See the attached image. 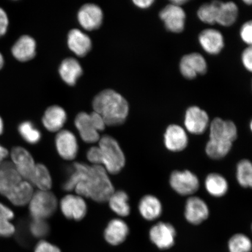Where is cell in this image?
I'll list each match as a JSON object with an SVG mask.
<instances>
[{
  "label": "cell",
  "instance_id": "9",
  "mask_svg": "<svg viewBox=\"0 0 252 252\" xmlns=\"http://www.w3.org/2000/svg\"><path fill=\"white\" fill-rule=\"evenodd\" d=\"M176 232L171 223L160 222L154 225L150 231L151 242L160 250H168L175 244Z\"/></svg>",
  "mask_w": 252,
  "mask_h": 252
},
{
  "label": "cell",
  "instance_id": "1",
  "mask_svg": "<svg viewBox=\"0 0 252 252\" xmlns=\"http://www.w3.org/2000/svg\"><path fill=\"white\" fill-rule=\"evenodd\" d=\"M71 168L63 185L65 191L75 190L78 196L91 198L97 203L106 202L114 193V187L103 166L75 162Z\"/></svg>",
  "mask_w": 252,
  "mask_h": 252
},
{
  "label": "cell",
  "instance_id": "42",
  "mask_svg": "<svg viewBox=\"0 0 252 252\" xmlns=\"http://www.w3.org/2000/svg\"><path fill=\"white\" fill-rule=\"evenodd\" d=\"M133 2L138 8L146 9L151 7L155 1L154 0H134Z\"/></svg>",
  "mask_w": 252,
  "mask_h": 252
},
{
  "label": "cell",
  "instance_id": "2",
  "mask_svg": "<svg viewBox=\"0 0 252 252\" xmlns=\"http://www.w3.org/2000/svg\"><path fill=\"white\" fill-rule=\"evenodd\" d=\"M34 193L33 186L22 178L12 162L0 165V194L14 206L21 207L29 203Z\"/></svg>",
  "mask_w": 252,
  "mask_h": 252
},
{
  "label": "cell",
  "instance_id": "40",
  "mask_svg": "<svg viewBox=\"0 0 252 252\" xmlns=\"http://www.w3.org/2000/svg\"><path fill=\"white\" fill-rule=\"evenodd\" d=\"M34 252H61L59 249L48 242L42 241L36 245Z\"/></svg>",
  "mask_w": 252,
  "mask_h": 252
},
{
  "label": "cell",
  "instance_id": "22",
  "mask_svg": "<svg viewBox=\"0 0 252 252\" xmlns=\"http://www.w3.org/2000/svg\"><path fill=\"white\" fill-rule=\"evenodd\" d=\"M67 120V115L62 107L52 106L46 110L42 122L47 130L57 132L61 130Z\"/></svg>",
  "mask_w": 252,
  "mask_h": 252
},
{
  "label": "cell",
  "instance_id": "28",
  "mask_svg": "<svg viewBox=\"0 0 252 252\" xmlns=\"http://www.w3.org/2000/svg\"><path fill=\"white\" fill-rule=\"evenodd\" d=\"M128 196L124 191H114L109 198L110 209L118 216L127 217L130 213Z\"/></svg>",
  "mask_w": 252,
  "mask_h": 252
},
{
  "label": "cell",
  "instance_id": "47",
  "mask_svg": "<svg viewBox=\"0 0 252 252\" xmlns=\"http://www.w3.org/2000/svg\"><path fill=\"white\" fill-rule=\"evenodd\" d=\"M244 2L246 4H248V5H251L252 2L251 0H245V1H244Z\"/></svg>",
  "mask_w": 252,
  "mask_h": 252
},
{
  "label": "cell",
  "instance_id": "20",
  "mask_svg": "<svg viewBox=\"0 0 252 252\" xmlns=\"http://www.w3.org/2000/svg\"><path fill=\"white\" fill-rule=\"evenodd\" d=\"M36 46L35 41L32 37L28 35L22 36L12 47V55L18 61H30L35 56Z\"/></svg>",
  "mask_w": 252,
  "mask_h": 252
},
{
  "label": "cell",
  "instance_id": "30",
  "mask_svg": "<svg viewBox=\"0 0 252 252\" xmlns=\"http://www.w3.org/2000/svg\"><path fill=\"white\" fill-rule=\"evenodd\" d=\"M14 213L5 204L0 203V236L9 237L14 235L15 228L11 222L14 219Z\"/></svg>",
  "mask_w": 252,
  "mask_h": 252
},
{
  "label": "cell",
  "instance_id": "38",
  "mask_svg": "<svg viewBox=\"0 0 252 252\" xmlns=\"http://www.w3.org/2000/svg\"><path fill=\"white\" fill-rule=\"evenodd\" d=\"M242 40L248 45H251L252 42V23L247 22L242 27L240 32Z\"/></svg>",
  "mask_w": 252,
  "mask_h": 252
},
{
  "label": "cell",
  "instance_id": "8",
  "mask_svg": "<svg viewBox=\"0 0 252 252\" xmlns=\"http://www.w3.org/2000/svg\"><path fill=\"white\" fill-rule=\"evenodd\" d=\"M11 158L12 165L24 180L31 182L36 163L29 151L21 147H15L12 150Z\"/></svg>",
  "mask_w": 252,
  "mask_h": 252
},
{
  "label": "cell",
  "instance_id": "27",
  "mask_svg": "<svg viewBox=\"0 0 252 252\" xmlns=\"http://www.w3.org/2000/svg\"><path fill=\"white\" fill-rule=\"evenodd\" d=\"M205 187L208 193L212 196L222 197L227 193L228 184L227 181L219 173H210L205 181Z\"/></svg>",
  "mask_w": 252,
  "mask_h": 252
},
{
  "label": "cell",
  "instance_id": "43",
  "mask_svg": "<svg viewBox=\"0 0 252 252\" xmlns=\"http://www.w3.org/2000/svg\"><path fill=\"white\" fill-rule=\"evenodd\" d=\"M9 155L8 151L5 147L0 145V165L4 162L5 159Z\"/></svg>",
  "mask_w": 252,
  "mask_h": 252
},
{
  "label": "cell",
  "instance_id": "45",
  "mask_svg": "<svg viewBox=\"0 0 252 252\" xmlns=\"http://www.w3.org/2000/svg\"><path fill=\"white\" fill-rule=\"evenodd\" d=\"M5 60L4 56L2 55V53L0 52V70H2V68L4 66Z\"/></svg>",
  "mask_w": 252,
  "mask_h": 252
},
{
  "label": "cell",
  "instance_id": "6",
  "mask_svg": "<svg viewBox=\"0 0 252 252\" xmlns=\"http://www.w3.org/2000/svg\"><path fill=\"white\" fill-rule=\"evenodd\" d=\"M28 204L32 219L45 220L55 214L58 205V200L52 192L39 190L33 193Z\"/></svg>",
  "mask_w": 252,
  "mask_h": 252
},
{
  "label": "cell",
  "instance_id": "41",
  "mask_svg": "<svg viewBox=\"0 0 252 252\" xmlns=\"http://www.w3.org/2000/svg\"><path fill=\"white\" fill-rule=\"evenodd\" d=\"M242 61L244 67L248 71L252 70V46H249L244 50L242 55Z\"/></svg>",
  "mask_w": 252,
  "mask_h": 252
},
{
  "label": "cell",
  "instance_id": "35",
  "mask_svg": "<svg viewBox=\"0 0 252 252\" xmlns=\"http://www.w3.org/2000/svg\"><path fill=\"white\" fill-rule=\"evenodd\" d=\"M228 247L230 252H250L252 243L248 236L242 234H237L229 239Z\"/></svg>",
  "mask_w": 252,
  "mask_h": 252
},
{
  "label": "cell",
  "instance_id": "4",
  "mask_svg": "<svg viewBox=\"0 0 252 252\" xmlns=\"http://www.w3.org/2000/svg\"><path fill=\"white\" fill-rule=\"evenodd\" d=\"M99 141L104 168L111 174H118L126 163L125 154L118 141L108 135H104Z\"/></svg>",
  "mask_w": 252,
  "mask_h": 252
},
{
  "label": "cell",
  "instance_id": "29",
  "mask_svg": "<svg viewBox=\"0 0 252 252\" xmlns=\"http://www.w3.org/2000/svg\"><path fill=\"white\" fill-rule=\"evenodd\" d=\"M31 184L39 190L48 191L52 188V180L48 169L42 163H37Z\"/></svg>",
  "mask_w": 252,
  "mask_h": 252
},
{
  "label": "cell",
  "instance_id": "10",
  "mask_svg": "<svg viewBox=\"0 0 252 252\" xmlns=\"http://www.w3.org/2000/svg\"><path fill=\"white\" fill-rule=\"evenodd\" d=\"M159 17L164 23L166 30L173 33H181L185 25L186 13L179 6L169 4L159 12Z\"/></svg>",
  "mask_w": 252,
  "mask_h": 252
},
{
  "label": "cell",
  "instance_id": "32",
  "mask_svg": "<svg viewBox=\"0 0 252 252\" xmlns=\"http://www.w3.org/2000/svg\"><path fill=\"white\" fill-rule=\"evenodd\" d=\"M236 178L242 187H252V165L250 160L242 159L238 163L236 167Z\"/></svg>",
  "mask_w": 252,
  "mask_h": 252
},
{
  "label": "cell",
  "instance_id": "23",
  "mask_svg": "<svg viewBox=\"0 0 252 252\" xmlns=\"http://www.w3.org/2000/svg\"><path fill=\"white\" fill-rule=\"evenodd\" d=\"M68 46L75 55L84 57L90 51L92 43L86 34L80 30L74 29L68 33Z\"/></svg>",
  "mask_w": 252,
  "mask_h": 252
},
{
  "label": "cell",
  "instance_id": "15",
  "mask_svg": "<svg viewBox=\"0 0 252 252\" xmlns=\"http://www.w3.org/2000/svg\"><path fill=\"white\" fill-rule=\"evenodd\" d=\"M56 147L63 159L71 160L76 158L78 151L77 140L70 131H60L55 139Z\"/></svg>",
  "mask_w": 252,
  "mask_h": 252
},
{
  "label": "cell",
  "instance_id": "19",
  "mask_svg": "<svg viewBox=\"0 0 252 252\" xmlns=\"http://www.w3.org/2000/svg\"><path fill=\"white\" fill-rule=\"evenodd\" d=\"M198 40L201 47L210 55L219 54L224 47V39L220 31L207 29L200 32Z\"/></svg>",
  "mask_w": 252,
  "mask_h": 252
},
{
  "label": "cell",
  "instance_id": "24",
  "mask_svg": "<svg viewBox=\"0 0 252 252\" xmlns=\"http://www.w3.org/2000/svg\"><path fill=\"white\" fill-rule=\"evenodd\" d=\"M138 210L145 220H154L161 216L162 206L158 198L149 194L141 198L138 204Z\"/></svg>",
  "mask_w": 252,
  "mask_h": 252
},
{
  "label": "cell",
  "instance_id": "44",
  "mask_svg": "<svg viewBox=\"0 0 252 252\" xmlns=\"http://www.w3.org/2000/svg\"><path fill=\"white\" fill-rule=\"evenodd\" d=\"M172 4L181 7V5H184L186 3L188 2V1L186 0H175V1H171Z\"/></svg>",
  "mask_w": 252,
  "mask_h": 252
},
{
  "label": "cell",
  "instance_id": "16",
  "mask_svg": "<svg viewBox=\"0 0 252 252\" xmlns=\"http://www.w3.org/2000/svg\"><path fill=\"white\" fill-rule=\"evenodd\" d=\"M210 214L205 201L198 197L189 198L185 206V216L189 223L198 225L206 220Z\"/></svg>",
  "mask_w": 252,
  "mask_h": 252
},
{
  "label": "cell",
  "instance_id": "12",
  "mask_svg": "<svg viewBox=\"0 0 252 252\" xmlns=\"http://www.w3.org/2000/svg\"><path fill=\"white\" fill-rule=\"evenodd\" d=\"M179 67L183 76L189 80H193L198 74L206 73L207 64L202 55L193 53L183 57Z\"/></svg>",
  "mask_w": 252,
  "mask_h": 252
},
{
  "label": "cell",
  "instance_id": "37",
  "mask_svg": "<svg viewBox=\"0 0 252 252\" xmlns=\"http://www.w3.org/2000/svg\"><path fill=\"white\" fill-rule=\"evenodd\" d=\"M87 159L94 165L102 164V156L101 151L99 147H93L88 150L87 153Z\"/></svg>",
  "mask_w": 252,
  "mask_h": 252
},
{
  "label": "cell",
  "instance_id": "13",
  "mask_svg": "<svg viewBox=\"0 0 252 252\" xmlns=\"http://www.w3.org/2000/svg\"><path fill=\"white\" fill-rule=\"evenodd\" d=\"M238 137V130L234 123L216 118L211 122L210 139L232 143Z\"/></svg>",
  "mask_w": 252,
  "mask_h": 252
},
{
  "label": "cell",
  "instance_id": "25",
  "mask_svg": "<svg viewBox=\"0 0 252 252\" xmlns=\"http://www.w3.org/2000/svg\"><path fill=\"white\" fill-rule=\"evenodd\" d=\"M59 72L65 83L69 86H74L78 78L83 74V69L77 60L68 58L62 63Z\"/></svg>",
  "mask_w": 252,
  "mask_h": 252
},
{
  "label": "cell",
  "instance_id": "5",
  "mask_svg": "<svg viewBox=\"0 0 252 252\" xmlns=\"http://www.w3.org/2000/svg\"><path fill=\"white\" fill-rule=\"evenodd\" d=\"M75 125L84 141L94 143L100 140L99 131L105 129L106 125L98 113L93 112L90 114L86 112L79 113L75 119Z\"/></svg>",
  "mask_w": 252,
  "mask_h": 252
},
{
  "label": "cell",
  "instance_id": "31",
  "mask_svg": "<svg viewBox=\"0 0 252 252\" xmlns=\"http://www.w3.org/2000/svg\"><path fill=\"white\" fill-rule=\"evenodd\" d=\"M232 147V143L210 139L206 145L207 156L213 159H220L228 155Z\"/></svg>",
  "mask_w": 252,
  "mask_h": 252
},
{
  "label": "cell",
  "instance_id": "21",
  "mask_svg": "<svg viewBox=\"0 0 252 252\" xmlns=\"http://www.w3.org/2000/svg\"><path fill=\"white\" fill-rule=\"evenodd\" d=\"M128 233V226L124 220L113 219L110 220L107 226L104 236L109 244L118 245L126 240Z\"/></svg>",
  "mask_w": 252,
  "mask_h": 252
},
{
  "label": "cell",
  "instance_id": "46",
  "mask_svg": "<svg viewBox=\"0 0 252 252\" xmlns=\"http://www.w3.org/2000/svg\"><path fill=\"white\" fill-rule=\"evenodd\" d=\"M4 122H3L2 119L1 118V116H0V135H1L3 133V132H4Z\"/></svg>",
  "mask_w": 252,
  "mask_h": 252
},
{
  "label": "cell",
  "instance_id": "26",
  "mask_svg": "<svg viewBox=\"0 0 252 252\" xmlns=\"http://www.w3.org/2000/svg\"><path fill=\"white\" fill-rule=\"evenodd\" d=\"M238 16V8L235 2L220 1L216 23L229 27L235 23Z\"/></svg>",
  "mask_w": 252,
  "mask_h": 252
},
{
  "label": "cell",
  "instance_id": "36",
  "mask_svg": "<svg viewBox=\"0 0 252 252\" xmlns=\"http://www.w3.org/2000/svg\"><path fill=\"white\" fill-rule=\"evenodd\" d=\"M49 229L48 223L45 220L32 219L30 223V232L35 238L45 237L48 234Z\"/></svg>",
  "mask_w": 252,
  "mask_h": 252
},
{
  "label": "cell",
  "instance_id": "7",
  "mask_svg": "<svg viewBox=\"0 0 252 252\" xmlns=\"http://www.w3.org/2000/svg\"><path fill=\"white\" fill-rule=\"evenodd\" d=\"M169 183L173 190L182 196L193 194L200 186L197 176L188 170L173 172L170 176Z\"/></svg>",
  "mask_w": 252,
  "mask_h": 252
},
{
  "label": "cell",
  "instance_id": "34",
  "mask_svg": "<svg viewBox=\"0 0 252 252\" xmlns=\"http://www.w3.org/2000/svg\"><path fill=\"white\" fill-rule=\"evenodd\" d=\"M18 131L23 139L30 144H36L41 139L40 132L31 122L22 123L19 126Z\"/></svg>",
  "mask_w": 252,
  "mask_h": 252
},
{
  "label": "cell",
  "instance_id": "33",
  "mask_svg": "<svg viewBox=\"0 0 252 252\" xmlns=\"http://www.w3.org/2000/svg\"><path fill=\"white\" fill-rule=\"evenodd\" d=\"M219 3V1H214L201 5L197 11L198 18L204 23L210 25L216 24Z\"/></svg>",
  "mask_w": 252,
  "mask_h": 252
},
{
  "label": "cell",
  "instance_id": "3",
  "mask_svg": "<svg viewBox=\"0 0 252 252\" xmlns=\"http://www.w3.org/2000/svg\"><path fill=\"white\" fill-rule=\"evenodd\" d=\"M94 112L103 118L106 126H116L125 122L129 111L128 104L121 94L106 90L97 94L93 101Z\"/></svg>",
  "mask_w": 252,
  "mask_h": 252
},
{
  "label": "cell",
  "instance_id": "39",
  "mask_svg": "<svg viewBox=\"0 0 252 252\" xmlns=\"http://www.w3.org/2000/svg\"><path fill=\"white\" fill-rule=\"evenodd\" d=\"M9 19L4 9L0 7V37L4 36L7 32Z\"/></svg>",
  "mask_w": 252,
  "mask_h": 252
},
{
  "label": "cell",
  "instance_id": "11",
  "mask_svg": "<svg viewBox=\"0 0 252 252\" xmlns=\"http://www.w3.org/2000/svg\"><path fill=\"white\" fill-rule=\"evenodd\" d=\"M185 126L191 134H203L209 124V117L205 110L194 106L189 108L185 113Z\"/></svg>",
  "mask_w": 252,
  "mask_h": 252
},
{
  "label": "cell",
  "instance_id": "14",
  "mask_svg": "<svg viewBox=\"0 0 252 252\" xmlns=\"http://www.w3.org/2000/svg\"><path fill=\"white\" fill-rule=\"evenodd\" d=\"M63 215L68 220H80L86 216L87 206L84 198L76 195L68 194L61 202Z\"/></svg>",
  "mask_w": 252,
  "mask_h": 252
},
{
  "label": "cell",
  "instance_id": "18",
  "mask_svg": "<svg viewBox=\"0 0 252 252\" xmlns=\"http://www.w3.org/2000/svg\"><path fill=\"white\" fill-rule=\"evenodd\" d=\"M78 20L85 30L93 31L98 29L102 23V11L95 4H85L78 12Z\"/></svg>",
  "mask_w": 252,
  "mask_h": 252
},
{
  "label": "cell",
  "instance_id": "17",
  "mask_svg": "<svg viewBox=\"0 0 252 252\" xmlns=\"http://www.w3.org/2000/svg\"><path fill=\"white\" fill-rule=\"evenodd\" d=\"M187 132L181 126L177 125H169L164 134V144L167 149L172 152H180L184 150L188 145Z\"/></svg>",
  "mask_w": 252,
  "mask_h": 252
}]
</instances>
